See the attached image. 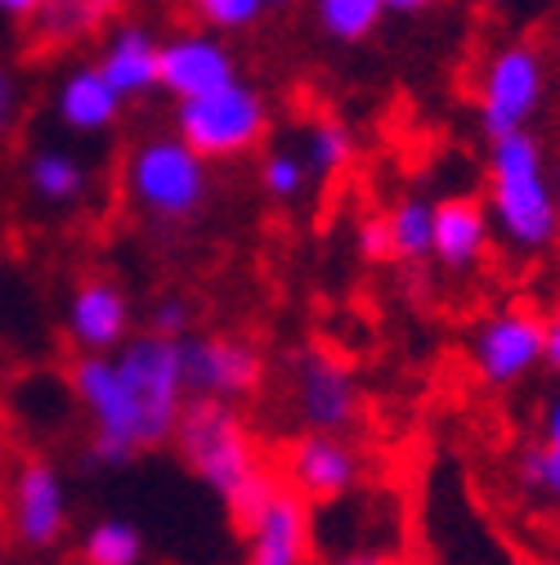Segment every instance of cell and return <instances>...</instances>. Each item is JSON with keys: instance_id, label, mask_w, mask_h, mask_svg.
Here are the masks:
<instances>
[{"instance_id": "cell-1", "label": "cell", "mask_w": 560, "mask_h": 565, "mask_svg": "<svg viewBox=\"0 0 560 565\" xmlns=\"http://www.w3.org/2000/svg\"><path fill=\"white\" fill-rule=\"evenodd\" d=\"M73 395L90 417V462L130 467L139 454L171 445L189 404L180 341L130 337L117 355H77Z\"/></svg>"}, {"instance_id": "cell-2", "label": "cell", "mask_w": 560, "mask_h": 565, "mask_svg": "<svg viewBox=\"0 0 560 565\" xmlns=\"http://www.w3.org/2000/svg\"><path fill=\"white\" fill-rule=\"evenodd\" d=\"M488 221L494 234L520 252V256H542L547 247L560 243V189L551 184L547 171V149L534 130H516L503 139H488Z\"/></svg>"}, {"instance_id": "cell-3", "label": "cell", "mask_w": 560, "mask_h": 565, "mask_svg": "<svg viewBox=\"0 0 560 565\" xmlns=\"http://www.w3.org/2000/svg\"><path fill=\"white\" fill-rule=\"evenodd\" d=\"M212 162H202L184 139L171 135H144L121 162V189L126 202L153 225H184L212 198Z\"/></svg>"}, {"instance_id": "cell-4", "label": "cell", "mask_w": 560, "mask_h": 565, "mask_svg": "<svg viewBox=\"0 0 560 565\" xmlns=\"http://www.w3.org/2000/svg\"><path fill=\"white\" fill-rule=\"evenodd\" d=\"M171 445H175L180 462L193 471V480L212 489L220 503L265 467L243 413L220 399H189Z\"/></svg>"}, {"instance_id": "cell-5", "label": "cell", "mask_w": 560, "mask_h": 565, "mask_svg": "<svg viewBox=\"0 0 560 565\" xmlns=\"http://www.w3.org/2000/svg\"><path fill=\"white\" fill-rule=\"evenodd\" d=\"M175 135L202 162H234L265 145L269 135V104L243 77L202 99L175 104Z\"/></svg>"}, {"instance_id": "cell-6", "label": "cell", "mask_w": 560, "mask_h": 565, "mask_svg": "<svg viewBox=\"0 0 560 565\" xmlns=\"http://www.w3.org/2000/svg\"><path fill=\"white\" fill-rule=\"evenodd\" d=\"M547 104V63L529 41H507L484 58L475 82V117L488 139L529 130Z\"/></svg>"}, {"instance_id": "cell-7", "label": "cell", "mask_w": 560, "mask_h": 565, "mask_svg": "<svg viewBox=\"0 0 560 565\" xmlns=\"http://www.w3.org/2000/svg\"><path fill=\"white\" fill-rule=\"evenodd\" d=\"M471 369L488 391H511L542 369V315L534 306H498L471 332Z\"/></svg>"}, {"instance_id": "cell-8", "label": "cell", "mask_w": 560, "mask_h": 565, "mask_svg": "<svg viewBox=\"0 0 560 565\" xmlns=\"http://www.w3.org/2000/svg\"><path fill=\"white\" fill-rule=\"evenodd\" d=\"M292 413L305 431L349 436L364 417V386L355 369L327 350H301L292 360Z\"/></svg>"}, {"instance_id": "cell-9", "label": "cell", "mask_w": 560, "mask_h": 565, "mask_svg": "<svg viewBox=\"0 0 560 565\" xmlns=\"http://www.w3.org/2000/svg\"><path fill=\"white\" fill-rule=\"evenodd\" d=\"M180 360H184L189 399L238 404V399L256 395L260 377H265L260 350L234 332H189L180 341Z\"/></svg>"}, {"instance_id": "cell-10", "label": "cell", "mask_w": 560, "mask_h": 565, "mask_svg": "<svg viewBox=\"0 0 560 565\" xmlns=\"http://www.w3.org/2000/svg\"><path fill=\"white\" fill-rule=\"evenodd\" d=\"M73 503H67V480L54 462L28 458L10 480V530L28 552H50L67 539Z\"/></svg>"}, {"instance_id": "cell-11", "label": "cell", "mask_w": 560, "mask_h": 565, "mask_svg": "<svg viewBox=\"0 0 560 565\" xmlns=\"http://www.w3.org/2000/svg\"><path fill=\"white\" fill-rule=\"evenodd\" d=\"M283 476L288 489H297L305 503H341L364 480V454L349 445V436L305 431L292 440L283 458Z\"/></svg>"}, {"instance_id": "cell-12", "label": "cell", "mask_w": 560, "mask_h": 565, "mask_svg": "<svg viewBox=\"0 0 560 565\" xmlns=\"http://www.w3.org/2000/svg\"><path fill=\"white\" fill-rule=\"evenodd\" d=\"M238 534H243V565H310L314 556L310 503L288 484H278L273 499Z\"/></svg>"}, {"instance_id": "cell-13", "label": "cell", "mask_w": 560, "mask_h": 565, "mask_svg": "<svg viewBox=\"0 0 560 565\" xmlns=\"http://www.w3.org/2000/svg\"><path fill=\"white\" fill-rule=\"evenodd\" d=\"M238 82V54L225 36L216 32H180L171 41H162V73H158V90H166L175 104L184 99H202L220 86Z\"/></svg>"}, {"instance_id": "cell-14", "label": "cell", "mask_w": 560, "mask_h": 565, "mask_svg": "<svg viewBox=\"0 0 560 565\" xmlns=\"http://www.w3.org/2000/svg\"><path fill=\"white\" fill-rule=\"evenodd\" d=\"M130 297L117 288L112 278H82L63 306V332L82 355H117L130 341Z\"/></svg>"}, {"instance_id": "cell-15", "label": "cell", "mask_w": 560, "mask_h": 565, "mask_svg": "<svg viewBox=\"0 0 560 565\" xmlns=\"http://www.w3.org/2000/svg\"><path fill=\"white\" fill-rule=\"evenodd\" d=\"M99 77L117 90L121 104H134L158 90V73H162V41L144 28V23H117L104 45H99Z\"/></svg>"}, {"instance_id": "cell-16", "label": "cell", "mask_w": 560, "mask_h": 565, "mask_svg": "<svg viewBox=\"0 0 560 565\" xmlns=\"http://www.w3.org/2000/svg\"><path fill=\"white\" fill-rule=\"evenodd\" d=\"M488 247H494V221H488V206L480 198L457 193V198L435 202L431 260H440L453 274H471L484 265Z\"/></svg>"}, {"instance_id": "cell-17", "label": "cell", "mask_w": 560, "mask_h": 565, "mask_svg": "<svg viewBox=\"0 0 560 565\" xmlns=\"http://www.w3.org/2000/svg\"><path fill=\"white\" fill-rule=\"evenodd\" d=\"M54 121L67 130V135H82V139H95V135H108L117 121H121V99L117 90L99 77L95 63H73L67 73L58 77L54 86Z\"/></svg>"}, {"instance_id": "cell-18", "label": "cell", "mask_w": 560, "mask_h": 565, "mask_svg": "<svg viewBox=\"0 0 560 565\" xmlns=\"http://www.w3.org/2000/svg\"><path fill=\"white\" fill-rule=\"evenodd\" d=\"M23 184L36 202L54 206V211H67L77 206L86 193H90V167L73 153V149H32L28 162H23Z\"/></svg>"}, {"instance_id": "cell-19", "label": "cell", "mask_w": 560, "mask_h": 565, "mask_svg": "<svg viewBox=\"0 0 560 565\" xmlns=\"http://www.w3.org/2000/svg\"><path fill=\"white\" fill-rule=\"evenodd\" d=\"M390 230V260L422 265L431 260V238H435V202L427 193H403L386 211Z\"/></svg>"}, {"instance_id": "cell-20", "label": "cell", "mask_w": 560, "mask_h": 565, "mask_svg": "<svg viewBox=\"0 0 560 565\" xmlns=\"http://www.w3.org/2000/svg\"><path fill=\"white\" fill-rule=\"evenodd\" d=\"M144 552L149 539L130 516H99L77 543L82 565H144Z\"/></svg>"}, {"instance_id": "cell-21", "label": "cell", "mask_w": 560, "mask_h": 565, "mask_svg": "<svg viewBox=\"0 0 560 565\" xmlns=\"http://www.w3.org/2000/svg\"><path fill=\"white\" fill-rule=\"evenodd\" d=\"M310 167L314 180H332L341 175L349 162H355V130H349L341 117H314L301 135V149H297Z\"/></svg>"}, {"instance_id": "cell-22", "label": "cell", "mask_w": 560, "mask_h": 565, "mask_svg": "<svg viewBox=\"0 0 560 565\" xmlns=\"http://www.w3.org/2000/svg\"><path fill=\"white\" fill-rule=\"evenodd\" d=\"M386 19L381 0H314V23L336 45H359L368 41Z\"/></svg>"}, {"instance_id": "cell-23", "label": "cell", "mask_w": 560, "mask_h": 565, "mask_svg": "<svg viewBox=\"0 0 560 565\" xmlns=\"http://www.w3.org/2000/svg\"><path fill=\"white\" fill-rule=\"evenodd\" d=\"M117 6L121 0H50L41 14V28L50 41H77L90 28H99Z\"/></svg>"}, {"instance_id": "cell-24", "label": "cell", "mask_w": 560, "mask_h": 565, "mask_svg": "<svg viewBox=\"0 0 560 565\" xmlns=\"http://www.w3.org/2000/svg\"><path fill=\"white\" fill-rule=\"evenodd\" d=\"M184 6L216 36H243L269 14V0H184Z\"/></svg>"}, {"instance_id": "cell-25", "label": "cell", "mask_w": 560, "mask_h": 565, "mask_svg": "<svg viewBox=\"0 0 560 565\" xmlns=\"http://www.w3.org/2000/svg\"><path fill=\"white\" fill-rule=\"evenodd\" d=\"M310 180L314 175H310V167H305V158L297 149H273L260 162V189L273 202H301L305 189H310Z\"/></svg>"}, {"instance_id": "cell-26", "label": "cell", "mask_w": 560, "mask_h": 565, "mask_svg": "<svg viewBox=\"0 0 560 565\" xmlns=\"http://www.w3.org/2000/svg\"><path fill=\"white\" fill-rule=\"evenodd\" d=\"M516 476H520V484L529 489V493H542V499H551V503H560V449H551V445H529L525 454H520V462H516Z\"/></svg>"}, {"instance_id": "cell-27", "label": "cell", "mask_w": 560, "mask_h": 565, "mask_svg": "<svg viewBox=\"0 0 560 565\" xmlns=\"http://www.w3.org/2000/svg\"><path fill=\"white\" fill-rule=\"evenodd\" d=\"M278 484H283V480H278L269 467H260V471H256L247 484H238V489L229 493V499H225V512H229V521L243 530V525H247V521H251V516H256V512H260V508L273 499V489H278Z\"/></svg>"}, {"instance_id": "cell-28", "label": "cell", "mask_w": 560, "mask_h": 565, "mask_svg": "<svg viewBox=\"0 0 560 565\" xmlns=\"http://www.w3.org/2000/svg\"><path fill=\"white\" fill-rule=\"evenodd\" d=\"M149 332L166 337V341H184L193 332V301L171 292V297H158L153 310H149Z\"/></svg>"}, {"instance_id": "cell-29", "label": "cell", "mask_w": 560, "mask_h": 565, "mask_svg": "<svg viewBox=\"0 0 560 565\" xmlns=\"http://www.w3.org/2000/svg\"><path fill=\"white\" fill-rule=\"evenodd\" d=\"M19 117H23V82L10 63H0V145L19 130Z\"/></svg>"}, {"instance_id": "cell-30", "label": "cell", "mask_w": 560, "mask_h": 565, "mask_svg": "<svg viewBox=\"0 0 560 565\" xmlns=\"http://www.w3.org/2000/svg\"><path fill=\"white\" fill-rule=\"evenodd\" d=\"M355 243H359V256H364V260H390V230H386V211H381V216L359 221Z\"/></svg>"}, {"instance_id": "cell-31", "label": "cell", "mask_w": 560, "mask_h": 565, "mask_svg": "<svg viewBox=\"0 0 560 565\" xmlns=\"http://www.w3.org/2000/svg\"><path fill=\"white\" fill-rule=\"evenodd\" d=\"M542 369L560 377V301L542 315Z\"/></svg>"}, {"instance_id": "cell-32", "label": "cell", "mask_w": 560, "mask_h": 565, "mask_svg": "<svg viewBox=\"0 0 560 565\" xmlns=\"http://www.w3.org/2000/svg\"><path fill=\"white\" fill-rule=\"evenodd\" d=\"M50 0H0V19L10 23H41Z\"/></svg>"}, {"instance_id": "cell-33", "label": "cell", "mask_w": 560, "mask_h": 565, "mask_svg": "<svg viewBox=\"0 0 560 565\" xmlns=\"http://www.w3.org/2000/svg\"><path fill=\"white\" fill-rule=\"evenodd\" d=\"M323 565H399V556L390 552H373V547H355V552H336Z\"/></svg>"}, {"instance_id": "cell-34", "label": "cell", "mask_w": 560, "mask_h": 565, "mask_svg": "<svg viewBox=\"0 0 560 565\" xmlns=\"http://www.w3.org/2000/svg\"><path fill=\"white\" fill-rule=\"evenodd\" d=\"M542 445L560 449V395H551V404L542 413Z\"/></svg>"}, {"instance_id": "cell-35", "label": "cell", "mask_w": 560, "mask_h": 565, "mask_svg": "<svg viewBox=\"0 0 560 565\" xmlns=\"http://www.w3.org/2000/svg\"><path fill=\"white\" fill-rule=\"evenodd\" d=\"M386 14H427L435 0H381Z\"/></svg>"}, {"instance_id": "cell-36", "label": "cell", "mask_w": 560, "mask_h": 565, "mask_svg": "<svg viewBox=\"0 0 560 565\" xmlns=\"http://www.w3.org/2000/svg\"><path fill=\"white\" fill-rule=\"evenodd\" d=\"M292 6V0H269V10H288Z\"/></svg>"}]
</instances>
